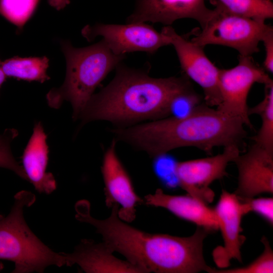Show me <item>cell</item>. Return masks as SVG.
Listing matches in <instances>:
<instances>
[{"label": "cell", "instance_id": "1", "mask_svg": "<svg viewBox=\"0 0 273 273\" xmlns=\"http://www.w3.org/2000/svg\"><path fill=\"white\" fill-rule=\"evenodd\" d=\"M111 208L107 218L98 219L90 215L89 202L81 200L75 204V218L94 226L114 252L121 254L144 272L210 273L213 269L203 256V242L210 233L206 229L197 226L193 235L187 237L150 234L120 219L117 204Z\"/></svg>", "mask_w": 273, "mask_h": 273}, {"label": "cell", "instance_id": "2", "mask_svg": "<svg viewBox=\"0 0 273 273\" xmlns=\"http://www.w3.org/2000/svg\"><path fill=\"white\" fill-rule=\"evenodd\" d=\"M115 69L113 79L93 95L80 113L81 126L103 120L125 127L169 116L174 98L192 88L183 76L154 78L122 62Z\"/></svg>", "mask_w": 273, "mask_h": 273}, {"label": "cell", "instance_id": "3", "mask_svg": "<svg viewBox=\"0 0 273 273\" xmlns=\"http://www.w3.org/2000/svg\"><path fill=\"white\" fill-rule=\"evenodd\" d=\"M240 119L200 104L190 114L168 116L125 127H114V139L153 158L184 147L210 152L216 147H240L246 135Z\"/></svg>", "mask_w": 273, "mask_h": 273}, {"label": "cell", "instance_id": "4", "mask_svg": "<svg viewBox=\"0 0 273 273\" xmlns=\"http://www.w3.org/2000/svg\"><path fill=\"white\" fill-rule=\"evenodd\" d=\"M60 43L66 61V77L60 87L48 92L47 100L55 109L64 101L69 102L75 120L96 88L122 62L125 55L114 54L103 40L83 48H75L69 40H62Z\"/></svg>", "mask_w": 273, "mask_h": 273}, {"label": "cell", "instance_id": "5", "mask_svg": "<svg viewBox=\"0 0 273 273\" xmlns=\"http://www.w3.org/2000/svg\"><path fill=\"white\" fill-rule=\"evenodd\" d=\"M35 201L33 193L21 191L15 195L9 214L5 217L0 214V259L14 263L12 272H42L49 266L65 265L63 252H55L46 246L25 220L24 209Z\"/></svg>", "mask_w": 273, "mask_h": 273}, {"label": "cell", "instance_id": "6", "mask_svg": "<svg viewBox=\"0 0 273 273\" xmlns=\"http://www.w3.org/2000/svg\"><path fill=\"white\" fill-rule=\"evenodd\" d=\"M216 13L191 40L204 47L221 45L237 50L239 56H251L271 26L265 22L221 12Z\"/></svg>", "mask_w": 273, "mask_h": 273}, {"label": "cell", "instance_id": "7", "mask_svg": "<svg viewBox=\"0 0 273 273\" xmlns=\"http://www.w3.org/2000/svg\"><path fill=\"white\" fill-rule=\"evenodd\" d=\"M273 81L265 70L251 56H239V63L227 69H219L218 84L221 102L217 109L238 118L250 128L252 124L248 114L247 99L253 85H264Z\"/></svg>", "mask_w": 273, "mask_h": 273}, {"label": "cell", "instance_id": "8", "mask_svg": "<svg viewBox=\"0 0 273 273\" xmlns=\"http://www.w3.org/2000/svg\"><path fill=\"white\" fill-rule=\"evenodd\" d=\"M81 33L88 41L101 37L108 48L117 55L134 52L153 54L160 48L171 44L169 36L146 23L88 24L82 29Z\"/></svg>", "mask_w": 273, "mask_h": 273}, {"label": "cell", "instance_id": "9", "mask_svg": "<svg viewBox=\"0 0 273 273\" xmlns=\"http://www.w3.org/2000/svg\"><path fill=\"white\" fill-rule=\"evenodd\" d=\"M240 154V147H223L221 153L196 159L176 162L175 173L178 185L188 194L206 203H211L215 194L209 186L226 176V169Z\"/></svg>", "mask_w": 273, "mask_h": 273}, {"label": "cell", "instance_id": "10", "mask_svg": "<svg viewBox=\"0 0 273 273\" xmlns=\"http://www.w3.org/2000/svg\"><path fill=\"white\" fill-rule=\"evenodd\" d=\"M161 32L170 38L186 75L202 88L205 104L211 107L218 106L221 102L218 84L220 69L207 57L203 47L179 35L170 25L164 27Z\"/></svg>", "mask_w": 273, "mask_h": 273}, {"label": "cell", "instance_id": "11", "mask_svg": "<svg viewBox=\"0 0 273 273\" xmlns=\"http://www.w3.org/2000/svg\"><path fill=\"white\" fill-rule=\"evenodd\" d=\"M221 231L223 245L214 249L212 256L219 268L229 266L232 259L242 262L241 248L245 240L241 235V220L249 213L246 203L235 193L222 190L219 200L214 208Z\"/></svg>", "mask_w": 273, "mask_h": 273}, {"label": "cell", "instance_id": "12", "mask_svg": "<svg viewBox=\"0 0 273 273\" xmlns=\"http://www.w3.org/2000/svg\"><path fill=\"white\" fill-rule=\"evenodd\" d=\"M116 143L114 139L107 149L101 166L105 204L108 208L117 204L120 206L119 218L131 222L136 217L135 207L144 201L135 192L131 178L117 155Z\"/></svg>", "mask_w": 273, "mask_h": 273}, {"label": "cell", "instance_id": "13", "mask_svg": "<svg viewBox=\"0 0 273 273\" xmlns=\"http://www.w3.org/2000/svg\"><path fill=\"white\" fill-rule=\"evenodd\" d=\"M206 0H135L133 12L127 23H160L169 26L176 20L189 18L196 20L201 28L216 13Z\"/></svg>", "mask_w": 273, "mask_h": 273}, {"label": "cell", "instance_id": "14", "mask_svg": "<svg viewBox=\"0 0 273 273\" xmlns=\"http://www.w3.org/2000/svg\"><path fill=\"white\" fill-rule=\"evenodd\" d=\"M234 162L238 171V186L235 194L248 199L262 193H273V153L254 143L246 153Z\"/></svg>", "mask_w": 273, "mask_h": 273}, {"label": "cell", "instance_id": "15", "mask_svg": "<svg viewBox=\"0 0 273 273\" xmlns=\"http://www.w3.org/2000/svg\"><path fill=\"white\" fill-rule=\"evenodd\" d=\"M113 253L104 242L97 243L85 239L81 240L73 252L63 254L66 265L77 264L87 273L144 272L128 261L117 258Z\"/></svg>", "mask_w": 273, "mask_h": 273}, {"label": "cell", "instance_id": "16", "mask_svg": "<svg viewBox=\"0 0 273 273\" xmlns=\"http://www.w3.org/2000/svg\"><path fill=\"white\" fill-rule=\"evenodd\" d=\"M145 203L148 206L166 209L178 217L194 223L209 232L218 230L214 209L189 194L171 195L158 189L154 194L145 196Z\"/></svg>", "mask_w": 273, "mask_h": 273}, {"label": "cell", "instance_id": "17", "mask_svg": "<svg viewBox=\"0 0 273 273\" xmlns=\"http://www.w3.org/2000/svg\"><path fill=\"white\" fill-rule=\"evenodd\" d=\"M47 138L41 123H36L24 151L22 166L28 181L35 190L50 194L56 190L57 185L54 175L47 171L49 158Z\"/></svg>", "mask_w": 273, "mask_h": 273}, {"label": "cell", "instance_id": "18", "mask_svg": "<svg viewBox=\"0 0 273 273\" xmlns=\"http://www.w3.org/2000/svg\"><path fill=\"white\" fill-rule=\"evenodd\" d=\"M49 59L46 57H14L2 62V67L7 77L29 81L43 83L50 79L47 74Z\"/></svg>", "mask_w": 273, "mask_h": 273}, {"label": "cell", "instance_id": "19", "mask_svg": "<svg viewBox=\"0 0 273 273\" xmlns=\"http://www.w3.org/2000/svg\"><path fill=\"white\" fill-rule=\"evenodd\" d=\"M219 11L265 22L273 18L271 0H206Z\"/></svg>", "mask_w": 273, "mask_h": 273}, {"label": "cell", "instance_id": "20", "mask_svg": "<svg viewBox=\"0 0 273 273\" xmlns=\"http://www.w3.org/2000/svg\"><path fill=\"white\" fill-rule=\"evenodd\" d=\"M248 114L258 115L261 120L258 132L252 138L254 143L273 153V81L264 85L263 100L249 108Z\"/></svg>", "mask_w": 273, "mask_h": 273}, {"label": "cell", "instance_id": "21", "mask_svg": "<svg viewBox=\"0 0 273 273\" xmlns=\"http://www.w3.org/2000/svg\"><path fill=\"white\" fill-rule=\"evenodd\" d=\"M39 0H0V14L19 31L33 15Z\"/></svg>", "mask_w": 273, "mask_h": 273}, {"label": "cell", "instance_id": "22", "mask_svg": "<svg viewBox=\"0 0 273 273\" xmlns=\"http://www.w3.org/2000/svg\"><path fill=\"white\" fill-rule=\"evenodd\" d=\"M261 241L264 246L263 251L250 264L233 268H214L211 273H272L273 251L266 237H262Z\"/></svg>", "mask_w": 273, "mask_h": 273}, {"label": "cell", "instance_id": "23", "mask_svg": "<svg viewBox=\"0 0 273 273\" xmlns=\"http://www.w3.org/2000/svg\"><path fill=\"white\" fill-rule=\"evenodd\" d=\"M17 135L14 129H7L0 134V167L11 170L22 179L28 180L22 166L15 159L11 151V142Z\"/></svg>", "mask_w": 273, "mask_h": 273}, {"label": "cell", "instance_id": "24", "mask_svg": "<svg viewBox=\"0 0 273 273\" xmlns=\"http://www.w3.org/2000/svg\"><path fill=\"white\" fill-rule=\"evenodd\" d=\"M200 96L193 87L182 92L174 98L171 105L170 116L177 117L187 116L200 104Z\"/></svg>", "mask_w": 273, "mask_h": 273}, {"label": "cell", "instance_id": "25", "mask_svg": "<svg viewBox=\"0 0 273 273\" xmlns=\"http://www.w3.org/2000/svg\"><path fill=\"white\" fill-rule=\"evenodd\" d=\"M165 154L153 158V169L162 182L168 187H173L175 185H178L175 173L176 162L167 158Z\"/></svg>", "mask_w": 273, "mask_h": 273}, {"label": "cell", "instance_id": "26", "mask_svg": "<svg viewBox=\"0 0 273 273\" xmlns=\"http://www.w3.org/2000/svg\"><path fill=\"white\" fill-rule=\"evenodd\" d=\"M247 205L249 212H254L265 219L270 225L273 223V199L271 197L241 199Z\"/></svg>", "mask_w": 273, "mask_h": 273}, {"label": "cell", "instance_id": "27", "mask_svg": "<svg viewBox=\"0 0 273 273\" xmlns=\"http://www.w3.org/2000/svg\"><path fill=\"white\" fill-rule=\"evenodd\" d=\"M265 56L263 61L264 69L270 73L273 72V27H270L262 38Z\"/></svg>", "mask_w": 273, "mask_h": 273}, {"label": "cell", "instance_id": "28", "mask_svg": "<svg viewBox=\"0 0 273 273\" xmlns=\"http://www.w3.org/2000/svg\"><path fill=\"white\" fill-rule=\"evenodd\" d=\"M49 4L57 10L64 8L70 3V0H48Z\"/></svg>", "mask_w": 273, "mask_h": 273}, {"label": "cell", "instance_id": "29", "mask_svg": "<svg viewBox=\"0 0 273 273\" xmlns=\"http://www.w3.org/2000/svg\"><path fill=\"white\" fill-rule=\"evenodd\" d=\"M6 78L7 76L2 69V62L0 60V88L4 81L6 80Z\"/></svg>", "mask_w": 273, "mask_h": 273}, {"label": "cell", "instance_id": "30", "mask_svg": "<svg viewBox=\"0 0 273 273\" xmlns=\"http://www.w3.org/2000/svg\"><path fill=\"white\" fill-rule=\"evenodd\" d=\"M3 268H4V265L1 262H0V271H2Z\"/></svg>", "mask_w": 273, "mask_h": 273}]
</instances>
